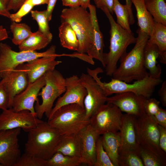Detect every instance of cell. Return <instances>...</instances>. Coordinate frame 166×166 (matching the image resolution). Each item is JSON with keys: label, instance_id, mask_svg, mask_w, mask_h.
Segmentation results:
<instances>
[{"label": "cell", "instance_id": "obj_1", "mask_svg": "<svg viewBox=\"0 0 166 166\" xmlns=\"http://www.w3.org/2000/svg\"><path fill=\"white\" fill-rule=\"evenodd\" d=\"M137 33L135 46L120 58V65L113 73V78L130 83L143 79L149 75L144 65V52L149 36L139 28Z\"/></svg>", "mask_w": 166, "mask_h": 166}, {"label": "cell", "instance_id": "obj_2", "mask_svg": "<svg viewBox=\"0 0 166 166\" xmlns=\"http://www.w3.org/2000/svg\"><path fill=\"white\" fill-rule=\"evenodd\" d=\"M25 152L46 160L56 152L62 135L47 122H42L28 132Z\"/></svg>", "mask_w": 166, "mask_h": 166}, {"label": "cell", "instance_id": "obj_3", "mask_svg": "<svg viewBox=\"0 0 166 166\" xmlns=\"http://www.w3.org/2000/svg\"><path fill=\"white\" fill-rule=\"evenodd\" d=\"M107 17L110 25L109 51L104 53V68L107 76H112L117 68L120 58L126 52L128 46L135 43L136 40L132 33H130L117 23L107 9L102 10Z\"/></svg>", "mask_w": 166, "mask_h": 166}, {"label": "cell", "instance_id": "obj_4", "mask_svg": "<svg viewBox=\"0 0 166 166\" xmlns=\"http://www.w3.org/2000/svg\"><path fill=\"white\" fill-rule=\"evenodd\" d=\"M87 72L103 89L107 97L113 94L131 92L148 98L152 96L156 87L162 82L161 78H153L149 75L132 84L113 78L109 82H103L101 80V78L98 76L99 73L103 72L101 68L94 69L87 68Z\"/></svg>", "mask_w": 166, "mask_h": 166}, {"label": "cell", "instance_id": "obj_5", "mask_svg": "<svg viewBox=\"0 0 166 166\" xmlns=\"http://www.w3.org/2000/svg\"><path fill=\"white\" fill-rule=\"evenodd\" d=\"M62 135L78 133L90 123L84 107L74 104L61 107L48 118L47 121Z\"/></svg>", "mask_w": 166, "mask_h": 166}, {"label": "cell", "instance_id": "obj_6", "mask_svg": "<svg viewBox=\"0 0 166 166\" xmlns=\"http://www.w3.org/2000/svg\"><path fill=\"white\" fill-rule=\"evenodd\" d=\"M60 17L62 22L69 23L76 33L79 43L77 52L86 53L93 40V29L90 14L81 6L65 8Z\"/></svg>", "mask_w": 166, "mask_h": 166}, {"label": "cell", "instance_id": "obj_7", "mask_svg": "<svg viewBox=\"0 0 166 166\" xmlns=\"http://www.w3.org/2000/svg\"><path fill=\"white\" fill-rule=\"evenodd\" d=\"M45 85L41 89L38 96L42 101H36L34 109L37 117L41 119L44 114L48 118L56 99L65 91V78L58 71L54 69L44 74Z\"/></svg>", "mask_w": 166, "mask_h": 166}, {"label": "cell", "instance_id": "obj_8", "mask_svg": "<svg viewBox=\"0 0 166 166\" xmlns=\"http://www.w3.org/2000/svg\"><path fill=\"white\" fill-rule=\"evenodd\" d=\"M56 47L52 45L46 51H21L16 52L7 44L0 43V76L2 78L20 65L38 58L50 55L62 56L56 53Z\"/></svg>", "mask_w": 166, "mask_h": 166}, {"label": "cell", "instance_id": "obj_9", "mask_svg": "<svg viewBox=\"0 0 166 166\" xmlns=\"http://www.w3.org/2000/svg\"><path fill=\"white\" fill-rule=\"evenodd\" d=\"M123 114L116 105L107 103L101 105L90 118V124L100 135L119 132Z\"/></svg>", "mask_w": 166, "mask_h": 166}, {"label": "cell", "instance_id": "obj_10", "mask_svg": "<svg viewBox=\"0 0 166 166\" xmlns=\"http://www.w3.org/2000/svg\"><path fill=\"white\" fill-rule=\"evenodd\" d=\"M42 121L29 110L16 112L9 108L0 115V131L20 128L28 132Z\"/></svg>", "mask_w": 166, "mask_h": 166}, {"label": "cell", "instance_id": "obj_11", "mask_svg": "<svg viewBox=\"0 0 166 166\" xmlns=\"http://www.w3.org/2000/svg\"><path fill=\"white\" fill-rule=\"evenodd\" d=\"M21 129L0 131V166H15L21 156L18 138Z\"/></svg>", "mask_w": 166, "mask_h": 166}, {"label": "cell", "instance_id": "obj_12", "mask_svg": "<svg viewBox=\"0 0 166 166\" xmlns=\"http://www.w3.org/2000/svg\"><path fill=\"white\" fill-rule=\"evenodd\" d=\"M80 78L87 91L84 105L86 118L89 120L98 109L106 103L108 97L101 87L88 74L82 73Z\"/></svg>", "mask_w": 166, "mask_h": 166}, {"label": "cell", "instance_id": "obj_13", "mask_svg": "<svg viewBox=\"0 0 166 166\" xmlns=\"http://www.w3.org/2000/svg\"><path fill=\"white\" fill-rule=\"evenodd\" d=\"M65 93L57 100L49 118L57 109L65 105L76 104L84 107V99L87 92L80 78L76 75L67 77L65 78Z\"/></svg>", "mask_w": 166, "mask_h": 166}, {"label": "cell", "instance_id": "obj_14", "mask_svg": "<svg viewBox=\"0 0 166 166\" xmlns=\"http://www.w3.org/2000/svg\"><path fill=\"white\" fill-rule=\"evenodd\" d=\"M146 99L133 93L126 92L107 97L106 103L116 105L122 112L138 117L145 113L144 104Z\"/></svg>", "mask_w": 166, "mask_h": 166}, {"label": "cell", "instance_id": "obj_15", "mask_svg": "<svg viewBox=\"0 0 166 166\" xmlns=\"http://www.w3.org/2000/svg\"><path fill=\"white\" fill-rule=\"evenodd\" d=\"M45 83L44 75L34 82L29 83L25 89L14 97L12 107L14 110L18 112L27 110L36 116L34 103L39 100L38 97Z\"/></svg>", "mask_w": 166, "mask_h": 166}, {"label": "cell", "instance_id": "obj_16", "mask_svg": "<svg viewBox=\"0 0 166 166\" xmlns=\"http://www.w3.org/2000/svg\"><path fill=\"white\" fill-rule=\"evenodd\" d=\"M81 145L80 158L82 164L94 166L97 140L100 135L89 123L78 133Z\"/></svg>", "mask_w": 166, "mask_h": 166}, {"label": "cell", "instance_id": "obj_17", "mask_svg": "<svg viewBox=\"0 0 166 166\" xmlns=\"http://www.w3.org/2000/svg\"><path fill=\"white\" fill-rule=\"evenodd\" d=\"M0 82L9 95L8 108H12L15 96L25 89L29 83L26 73L20 65L2 78Z\"/></svg>", "mask_w": 166, "mask_h": 166}, {"label": "cell", "instance_id": "obj_18", "mask_svg": "<svg viewBox=\"0 0 166 166\" xmlns=\"http://www.w3.org/2000/svg\"><path fill=\"white\" fill-rule=\"evenodd\" d=\"M136 118L126 113L123 114L119 131L121 143L120 150H133L139 152L140 145L136 128Z\"/></svg>", "mask_w": 166, "mask_h": 166}, {"label": "cell", "instance_id": "obj_19", "mask_svg": "<svg viewBox=\"0 0 166 166\" xmlns=\"http://www.w3.org/2000/svg\"><path fill=\"white\" fill-rule=\"evenodd\" d=\"M57 55L44 56L35 59L21 64L27 75L29 83H32L43 76L47 72L55 69L61 62L56 60Z\"/></svg>", "mask_w": 166, "mask_h": 166}, {"label": "cell", "instance_id": "obj_20", "mask_svg": "<svg viewBox=\"0 0 166 166\" xmlns=\"http://www.w3.org/2000/svg\"><path fill=\"white\" fill-rule=\"evenodd\" d=\"M136 125L139 138L160 148L159 125L151 117L145 113L136 117Z\"/></svg>", "mask_w": 166, "mask_h": 166}, {"label": "cell", "instance_id": "obj_21", "mask_svg": "<svg viewBox=\"0 0 166 166\" xmlns=\"http://www.w3.org/2000/svg\"><path fill=\"white\" fill-rule=\"evenodd\" d=\"M89 10L93 29V37L92 43L88 50L87 54L92 58L99 61L104 67L103 59L104 47L103 35L100 31L97 16L96 6L90 4Z\"/></svg>", "mask_w": 166, "mask_h": 166}, {"label": "cell", "instance_id": "obj_22", "mask_svg": "<svg viewBox=\"0 0 166 166\" xmlns=\"http://www.w3.org/2000/svg\"><path fill=\"white\" fill-rule=\"evenodd\" d=\"M159 56L157 46L147 42L144 49V65L146 69L149 71V76L154 79H160L161 76V67L157 61Z\"/></svg>", "mask_w": 166, "mask_h": 166}, {"label": "cell", "instance_id": "obj_23", "mask_svg": "<svg viewBox=\"0 0 166 166\" xmlns=\"http://www.w3.org/2000/svg\"><path fill=\"white\" fill-rule=\"evenodd\" d=\"M101 136L104 148L114 166H119L118 160L121 146L119 132H107Z\"/></svg>", "mask_w": 166, "mask_h": 166}, {"label": "cell", "instance_id": "obj_24", "mask_svg": "<svg viewBox=\"0 0 166 166\" xmlns=\"http://www.w3.org/2000/svg\"><path fill=\"white\" fill-rule=\"evenodd\" d=\"M130 0L134 4L136 10L139 28L149 36L153 29L155 21L147 9L144 0Z\"/></svg>", "mask_w": 166, "mask_h": 166}, {"label": "cell", "instance_id": "obj_25", "mask_svg": "<svg viewBox=\"0 0 166 166\" xmlns=\"http://www.w3.org/2000/svg\"><path fill=\"white\" fill-rule=\"evenodd\" d=\"M147 42L156 45L159 51L160 62L166 64V26L155 21L151 34Z\"/></svg>", "mask_w": 166, "mask_h": 166}, {"label": "cell", "instance_id": "obj_26", "mask_svg": "<svg viewBox=\"0 0 166 166\" xmlns=\"http://www.w3.org/2000/svg\"><path fill=\"white\" fill-rule=\"evenodd\" d=\"M57 152L65 155L80 157L81 145L78 133L62 135L56 149Z\"/></svg>", "mask_w": 166, "mask_h": 166}, {"label": "cell", "instance_id": "obj_27", "mask_svg": "<svg viewBox=\"0 0 166 166\" xmlns=\"http://www.w3.org/2000/svg\"><path fill=\"white\" fill-rule=\"evenodd\" d=\"M113 11L117 18V23L130 33H132L130 25L135 22L132 7L123 5L119 0H113Z\"/></svg>", "mask_w": 166, "mask_h": 166}, {"label": "cell", "instance_id": "obj_28", "mask_svg": "<svg viewBox=\"0 0 166 166\" xmlns=\"http://www.w3.org/2000/svg\"><path fill=\"white\" fill-rule=\"evenodd\" d=\"M59 37L61 44L64 48L77 51L79 43L76 34L70 25L62 22L58 28Z\"/></svg>", "mask_w": 166, "mask_h": 166}, {"label": "cell", "instance_id": "obj_29", "mask_svg": "<svg viewBox=\"0 0 166 166\" xmlns=\"http://www.w3.org/2000/svg\"><path fill=\"white\" fill-rule=\"evenodd\" d=\"M51 40L38 30L19 44L18 48L20 51H36L45 47Z\"/></svg>", "mask_w": 166, "mask_h": 166}, {"label": "cell", "instance_id": "obj_30", "mask_svg": "<svg viewBox=\"0 0 166 166\" xmlns=\"http://www.w3.org/2000/svg\"><path fill=\"white\" fill-rule=\"evenodd\" d=\"M145 3L154 21L166 26V4L164 0H149Z\"/></svg>", "mask_w": 166, "mask_h": 166}, {"label": "cell", "instance_id": "obj_31", "mask_svg": "<svg viewBox=\"0 0 166 166\" xmlns=\"http://www.w3.org/2000/svg\"><path fill=\"white\" fill-rule=\"evenodd\" d=\"M13 34V43L18 45L33 33L30 27L25 23H19L12 22L10 26Z\"/></svg>", "mask_w": 166, "mask_h": 166}, {"label": "cell", "instance_id": "obj_32", "mask_svg": "<svg viewBox=\"0 0 166 166\" xmlns=\"http://www.w3.org/2000/svg\"><path fill=\"white\" fill-rule=\"evenodd\" d=\"M81 164L80 157L65 155L58 152L47 160V166H78Z\"/></svg>", "mask_w": 166, "mask_h": 166}, {"label": "cell", "instance_id": "obj_33", "mask_svg": "<svg viewBox=\"0 0 166 166\" xmlns=\"http://www.w3.org/2000/svg\"><path fill=\"white\" fill-rule=\"evenodd\" d=\"M119 166H144L139 152L133 150H120Z\"/></svg>", "mask_w": 166, "mask_h": 166}, {"label": "cell", "instance_id": "obj_34", "mask_svg": "<svg viewBox=\"0 0 166 166\" xmlns=\"http://www.w3.org/2000/svg\"><path fill=\"white\" fill-rule=\"evenodd\" d=\"M139 153L144 166H166V160L163 159L152 152L140 145Z\"/></svg>", "mask_w": 166, "mask_h": 166}, {"label": "cell", "instance_id": "obj_35", "mask_svg": "<svg viewBox=\"0 0 166 166\" xmlns=\"http://www.w3.org/2000/svg\"><path fill=\"white\" fill-rule=\"evenodd\" d=\"M33 19L37 22L38 30L52 40L53 35L50 31L48 17L46 10L43 11L32 10L30 11Z\"/></svg>", "mask_w": 166, "mask_h": 166}, {"label": "cell", "instance_id": "obj_36", "mask_svg": "<svg viewBox=\"0 0 166 166\" xmlns=\"http://www.w3.org/2000/svg\"><path fill=\"white\" fill-rule=\"evenodd\" d=\"M96 161L94 166H114L103 147L101 136L96 144Z\"/></svg>", "mask_w": 166, "mask_h": 166}, {"label": "cell", "instance_id": "obj_37", "mask_svg": "<svg viewBox=\"0 0 166 166\" xmlns=\"http://www.w3.org/2000/svg\"><path fill=\"white\" fill-rule=\"evenodd\" d=\"M15 166H47V160L25 152L21 155Z\"/></svg>", "mask_w": 166, "mask_h": 166}, {"label": "cell", "instance_id": "obj_38", "mask_svg": "<svg viewBox=\"0 0 166 166\" xmlns=\"http://www.w3.org/2000/svg\"><path fill=\"white\" fill-rule=\"evenodd\" d=\"M34 6L26 0L17 12L10 14L9 19L12 22L19 23L22 18L32 10Z\"/></svg>", "mask_w": 166, "mask_h": 166}, {"label": "cell", "instance_id": "obj_39", "mask_svg": "<svg viewBox=\"0 0 166 166\" xmlns=\"http://www.w3.org/2000/svg\"><path fill=\"white\" fill-rule=\"evenodd\" d=\"M160 102L154 98H147L144 104L145 113L151 117L155 115L160 107Z\"/></svg>", "mask_w": 166, "mask_h": 166}, {"label": "cell", "instance_id": "obj_40", "mask_svg": "<svg viewBox=\"0 0 166 166\" xmlns=\"http://www.w3.org/2000/svg\"><path fill=\"white\" fill-rule=\"evenodd\" d=\"M9 98L4 87L0 82V109L8 108Z\"/></svg>", "mask_w": 166, "mask_h": 166}, {"label": "cell", "instance_id": "obj_41", "mask_svg": "<svg viewBox=\"0 0 166 166\" xmlns=\"http://www.w3.org/2000/svg\"><path fill=\"white\" fill-rule=\"evenodd\" d=\"M151 117L158 125L166 128V110L165 109L160 107L156 114Z\"/></svg>", "mask_w": 166, "mask_h": 166}, {"label": "cell", "instance_id": "obj_42", "mask_svg": "<svg viewBox=\"0 0 166 166\" xmlns=\"http://www.w3.org/2000/svg\"><path fill=\"white\" fill-rule=\"evenodd\" d=\"M96 6L101 10L106 8L112 15L113 14V0H93Z\"/></svg>", "mask_w": 166, "mask_h": 166}, {"label": "cell", "instance_id": "obj_43", "mask_svg": "<svg viewBox=\"0 0 166 166\" xmlns=\"http://www.w3.org/2000/svg\"><path fill=\"white\" fill-rule=\"evenodd\" d=\"M159 145L160 148L166 153V128L159 125Z\"/></svg>", "mask_w": 166, "mask_h": 166}, {"label": "cell", "instance_id": "obj_44", "mask_svg": "<svg viewBox=\"0 0 166 166\" xmlns=\"http://www.w3.org/2000/svg\"><path fill=\"white\" fill-rule=\"evenodd\" d=\"M64 56L72 57H76L92 65L94 64V62L93 60V58L90 57L88 54H86L85 53H81L77 52L71 54H64Z\"/></svg>", "mask_w": 166, "mask_h": 166}, {"label": "cell", "instance_id": "obj_45", "mask_svg": "<svg viewBox=\"0 0 166 166\" xmlns=\"http://www.w3.org/2000/svg\"><path fill=\"white\" fill-rule=\"evenodd\" d=\"M26 0H10L7 6L9 11L13 10L17 11L24 3Z\"/></svg>", "mask_w": 166, "mask_h": 166}, {"label": "cell", "instance_id": "obj_46", "mask_svg": "<svg viewBox=\"0 0 166 166\" xmlns=\"http://www.w3.org/2000/svg\"><path fill=\"white\" fill-rule=\"evenodd\" d=\"M160 101L164 107L166 106V81L162 82L161 86L158 92Z\"/></svg>", "mask_w": 166, "mask_h": 166}, {"label": "cell", "instance_id": "obj_47", "mask_svg": "<svg viewBox=\"0 0 166 166\" xmlns=\"http://www.w3.org/2000/svg\"><path fill=\"white\" fill-rule=\"evenodd\" d=\"M57 0H49L47 9L46 10L47 14L49 21L52 19V13L56 3Z\"/></svg>", "mask_w": 166, "mask_h": 166}, {"label": "cell", "instance_id": "obj_48", "mask_svg": "<svg viewBox=\"0 0 166 166\" xmlns=\"http://www.w3.org/2000/svg\"><path fill=\"white\" fill-rule=\"evenodd\" d=\"M63 6L69 7L80 6V0H61Z\"/></svg>", "mask_w": 166, "mask_h": 166}, {"label": "cell", "instance_id": "obj_49", "mask_svg": "<svg viewBox=\"0 0 166 166\" xmlns=\"http://www.w3.org/2000/svg\"><path fill=\"white\" fill-rule=\"evenodd\" d=\"M11 14L7 9V6L2 0H0V15H2L9 18Z\"/></svg>", "mask_w": 166, "mask_h": 166}, {"label": "cell", "instance_id": "obj_50", "mask_svg": "<svg viewBox=\"0 0 166 166\" xmlns=\"http://www.w3.org/2000/svg\"><path fill=\"white\" fill-rule=\"evenodd\" d=\"M34 7L41 5L47 4L49 0H26Z\"/></svg>", "mask_w": 166, "mask_h": 166}, {"label": "cell", "instance_id": "obj_51", "mask_svg": "<svg viewBox=\"0 0 166 166\" xmlns=\"http://www.w3.org/2000/svg\"><path fill=\"white\" fill-rule=\"evenodd\" d=\"M8 38L7 32L6 29L0 25V42Z\"/></svg>", "mask_w": 166, "mask_h": 166}, {"label": "cell", "instance_id": "obj_52", "mask_svg": "<svg viewBox=\"0 0 166 166\" xmlns=\"http://www.w3.org/2000/svg\"><path fill=\"white\" fill-rule=\"evenodd\" d=\"M90 0H80V6L86 9L90 4Z\"/></svg>", "mask_w": 166, "mask_h": 166}, {"label": "cell", "instance_id": "obj_53", "mask_svg": "<svg viewBox=\"0 0 166 166\" xmlns=\"http://www.w3.org/2000/svg\"><path fill=\"white\" fill-rule=\"evenodd\" d=\"M126 4L129 6L132 7V2L130 0H125Z\"/></svg>", "mask_w": 166, "mask_h": 166}, {"label": "cell", "instance_id": "obj_54", "mask_svg": "<svg viewBox=\"0 0 166 166\" xmlns=\"http://www.w3.org/2000/svg\"><path fill=\"white\" fill-rule=\"evenodd\" d=\"M10 0H2L4 3L7 6Z\"/></svg>", "mask_w": 166, "mask_h": 166}, {"label": "cell", "instance_id": "obj_55", "mask_svg": "<svg viewBox=\"0 0 166 166\" xmlns=\"http://www.w3.org/2000/svg\"><path fill=\"white\" fill-rule=\"evenodd\" d=\"M148 0H144L145 2H146V1H148Z\"/></svg>", "mask_w": 166, "mask_h": 166}, {"label": "cell", "instance_id": "obj_56", "mask_svg": "<svg viewBox=\"0 0 166 166\" xmlns=\"http://www.w3.org/2000/svg\"><path fill=\"white\" fill-rule=\"evenodd\" d=\"M1 79H2V78H1V77L0 76V80Z\"/></svg>", "mask_w": 166, "mask_h": 166}]
</instances>
